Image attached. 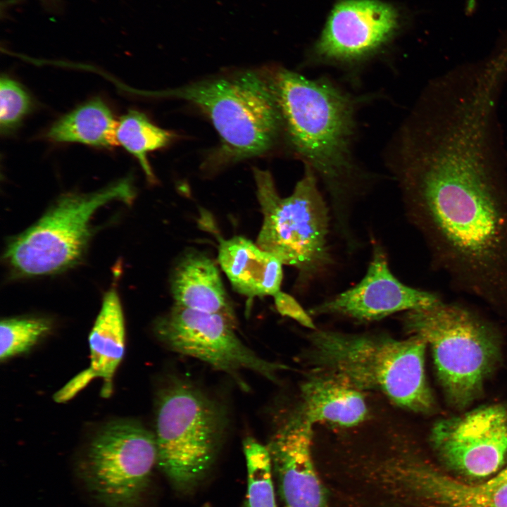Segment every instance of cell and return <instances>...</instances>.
<instances>
[{
	"instance_id": "6da1fadb",
	"label": "cell",
	"mask_w": 507,
	"mask_h": 507,
	"mask_svg": "<svg viewBox=\"0 0 507 507\" xmlns=\"http://www.w3.org/2000/svg\"><path fill=\"white\" fill-rule=\"evenodd\" d=\"M506 158L494 123L459 116L419 131L387 165L432 265L456 290L507 311Z\"/></svg>"
},
{
	"instance_id": "7a4b0ae2",
	"label": "cell",
	"mask_w": 507,
	"mask_h": 507,
	"mask_svg": "<svg viewBox=\"0 0 507 507\" xmlns=\"http://www.w3.org/2000/svg\"><path fill=\"white\" fill-rule=\"evenodd\" d=\"M280 111L282 136L293 154L323 186L332 230L349 252L361 246L352 224L355 206L375 175L353 155L356 113L367 96L344 90L327 77L308 79L284 68H268Z\"/></svg>"
},
{
	"instance_id": "3957f363",
	"label": "cell",
	"mask_w": 507,
	"mask_h": 507,
	"mask_svg": "<svg viewBox=\"0 0 507 507\" xmlns=\"http://www.w3.org/2000/svg\"><path fill=\"white\" fill-rule=\"evenodd\" d=\"M310 361L363 392L377 391L405 409L429 413L434 399L426 380V342L385 334H346L315 330L310 334Z\"/></svg>"
},
{
	"instance_id": "277c9868",
	"label": "cell",
	"mask_w": 507,
	"mask_h": 507,
	"mask_svg": "<svg viewBox=\"0 0 507 507\" xmlns=\"http://www.w3.org/2000/svg\"><path fill=\"white\" fill-rule=\"evenodd\" d=\"M263 215L256 244L297 271L296 289L303 293L327 278L336 265L329 237L332 218L314 171L304 165L293 192L281 197L268 170L253 168Z\"/></svg>"
},
{
	"instance_id": "5b68a950",
	"label": "cell",
	"mask_w": 507,
	"mask_h": 507,
	"mask_svg": "<svg viewBox=\"0 0 507 507\" xmlns=\"http://www.w3.org/2000/svg\"><path fill=\"white\" fill-rule=\"evenodd\" d=\"M146 95L189 101L205 113L220 138L215 165L234 163L272 150L282 121L268 68L199 81Z\"/></svg>"
},
{
	"instance_id": "8992f818",
	"label": "cell",
	"mask_w": 507,
	"mask_h": 507,
	"mask_svg": "<svg viewBox=\"0 0 507 507\" xmlns=\"http://www.w3.org/2000/svg\"><path fill=\"white\" fill-rule=\"evenodd\" d=\"M225 408L194 384L173 376L156 403V466L175 490L192 492L208 472L225 434Z\"/></svg>"
},
{
	"instance_id": "52a82bcc",
	"label": "cell",
	"mask_w": 507,
	"mask_h": 507,
	"mask_svg": "<svg viewBox=\"0 0 507 507\" xmlns=\"http://www.w3.org/2000/svg\"><path fill=\"white\" fill-rule=\"evenodd\" d=\"M401 320L410 335L430 346L449 403L464 408L477 399L498 357L492 327L465 306L443 300L405 312Z\"/></svg>"
},
{
	"instance_id": "ba28073f",
	"label": "cell",
	"mask_w": 507,
	"mask_h": 507,
	"mask_svg": "<svg viewBox=\"0 0 507 507\" xmlns=\"http://www.w3.org/2000/svg\"><path fill=\"white\" fill-rule=\"evenodd\" d=\"M134 197L130 177L97 192L63 195L40 220L10 242L5 258L23 276L50 275L67 269L84 251L94 213L108 202L129 203Z\"/></svg>"
},
{
	"instance_id": "9c48e42d",
	"label": "cell",
	"mask_w": 507,
	"mask_h": 507,
	"mask_svg": "<svg viewBox=\"0 0 507 507\" xmlns=\"http://www.w3.org/2000/svg\"><path fill=\"white\" fill-rule=\"evenodd\" d=\"M156 463L154 433L134 420H119L93 437L77 473L89 494L104 507H139Z\"/></svg>"
},
{
	"instance_id": "30bf717a",
	"label": "cell",
	"mask_w": 507,
	"mask_h": 507,
	"mask_svg": "<svg viewBox=\"0 0 507 507\" xmlns=\"http://www.w3.org/2000/svg\"><path fill=\"white\" fill-rule=\"evenodd\" d=\"M236 327L237 320L223 314L174 304L157 319L154 330L169 349L199 359L235 378L239 372L246 370L277 382L278 373L287 370V365L256 353L238 337Z\"/></svg>"
},
{
	"instance_id": "8fae6325",
	"label": "cell",
	"mask_w": 507,
	"mask_h": 507,
	"mask_svg": "<svg viewBox=\"0 0 507 507\" xmlns=\"http://www.w3.org/2000/svg\"><path fill=\"white\" fill-rule=\"evenodd\" d=\"M364 477L399 507H507V484H467L406 453L368 465Z\"/></svg>"
},
{
	"instance_id": "7c38bea8",
	"label": "cell",
	"mask_w": 507,
	"mask_h": 507,
	"mask_svg": "<svg viewBox=\"0 0 507 507\" xmlns=\"http://www.w3.org/2000/svg\"><path fill=\"white\" fill-rule=\"evenodd\" d=\"M430 441L451 469L471 477H487L507 456V410L492 404L440 419L431 429Z\"/></svg>"
},
{
	"instance_id": "4fadbf2b",
	"label": "cell",
	"mask_w": 507,
	"mask_h": 507,
	"mask_svg": "<svg viewBox=\"0 0 507 507\" xmlns=\"http://www.w3.org/2000/svg\"><path fill=\"white\" fill-rule=\"evenodd\" d=\"M371 254L366 272L356 284L312 306L308 313L312 316L333 315L368 323L399 312L428 308L443 300L436 292L399 280L380 244H374Z\"/></svg>"
},
{
	"instance_id": "5bb4252c",
	"label": "cell",
	"mask_w": 507,
	"mask_h": 507,
	"mask_svg": "<svg viewBox=\"0 0 507 507\" xmlns=\"http://www.w3.org/2000/svg\"><path fill=\"white\" fill-rule=\"evenodd\" d=\"M397 25L394 8L377 0H346L332 10L315 46L323 62L355 65L375 53Z\"/></svg>"
},
{
	"instance_id": "9a60e30c",
	"label": "cell",
	"mask_w": 507,
	"mask_h": 507,
	"mask_svg": "<svg viewBox=\"0 0 507 507\" xmlns=\"http://www.w3.org/2000/svg\"><path fill=\"white\" fill-rule=\"evenodd\" d=\"M313 424L301 408L277 427L267 445L284 507H329L311 455Z\"/></svg>"
},
{
	"instance_id": "2e32d148",
	"label": "cell",
	"mask_w": 507,
	"mask_h": 507,
	"mask_svg": "<svg viewBox=\"0 0 507 507\" xmlns=\"http://www.w3.org/2000/svg\"><path fill=\"white\" fill-rule=\"evenodd\" d=\"M90 365L58 391L54 396L63 403L75 396L92 379L103 380L101 396L109 397L113 380L125 353V327L121 302L115 288L105 294L89 336Z\"/></svg>"
},
{
	"instance_id": "e0dca14e",
	"label": "cell",
	"mask_w": 507,
	"mask_h": 507,
	"mask_svg": "<svg viewBox=\"0 0 507 507\" xmlns=\"http://www.w3.org/2000/svg\"><path fill=\"white\" fill-rule=\"evenodd\" d=\"M218 262L233 289L249 299L280 291L283 263L245 237L220 239Z\"/></svg>"
},
{
	"instance_id": "ac0fdd59",
	"label": "cell",
	"mask_w": 507,
	"mask_h": 507,
	"mask_svg": "<svg viewBox=\"0 0 507 507\" xmlns=\"http://www.w3.org/2000/svg\"><path fill=\"white\" fill-rule=\"evenodd\" d=\"M170 287L175 305L237 320L219 270L207 255L194 250L182 254L172 271Z\"/></svg>"
},
{
	"instance_id": "d6986e66",
	"label": "cell",
	"mask_w": 507,
	"mask_h": 507,
	"mask_svg": "<svg viewBox=\"0 0 507 507\" xmlns=\"http://www.w3.org/2000/svg\"><path fill=\"white\" fill-rule=\"evenodd\" d=\"M301 393V408L313 425L326 423L348 427L366 418L362 392L332 373L316 370L302 383Z\"/></svg>"
},
{
	"instance_id": "ffe728a7",
	"label": "cell",
	"mask_w": 507,
	"mask_h": 507,
	"mask_svg": "<svg viewBox=\"0 0 507 507\" xmlns=\"http://www.w3.org/2000/svg\"><path fill=\"white\" fill-rule=\"evenodd\" d=\"M116 122L111 109L99 99L77 107L57 120L46 137L56 142H76L95 147L118 145Z\"/></svg>"
},
{
	"instance_id": "44dd1931",
	"label": "cell",
	"mask_w": 507,
	"mask_h": 507,
	"mask_svg": "<svg viewBox=\"0 0 507 507\" xmlns=\"http://www.w3.org/2000/svg\"><path fill=\"white\" fill-rule=\"evenodd\" d=\"M173 137V132L156 126L145 114L136 110H130L123 115L116 130L118 145L137 159L151 182L156 180L147 154L168 145Z\"/></svg>"
},
{
	"instance_id": "7402d4cb",
	"label": "cell",
	"mask_w": 507,
	"mask_h": 507,
	"mask_svg": "<svg viewBox=\"0 0 507 507\" xmlns=\"http://www.w3.org/2000/svg\"><path fill=\"white\" fill-rule=\"evenodd\" d=\"M242 444L247 469V491L241 507H277L267 446L251 436L244 438Z\"/></svg>"
},
{
	"instance_id": "603a6c76",
	"label": "cell",
	"mask_w": 507,
	"mask_h": 507,
	"mask_svg": "<svg viewBox=\"0 0 507 507\" xmlns=\"http://www.w3.org/2000/svg\"><path fill=\"white\" fill-rule=\"evenodd\" d=\"M51 329V322L44 317L25 316L2 320L0 325L1 361L28 352Z\"/></svg>"
},
{
	"instance_id": "cb8c5ba5",
	"label": "cell",
	"mask_w": 507,
	"mask_h": 507,
	"mask_svg": "<svg viewBox=\"0 0 507 507\" xmlns=\"http://www.w3.org/2000/svg\"><path fill=\"white\" fill-rule=\"evenodd\" d=\"M31 106L29 94L15 80L4 76L0 80V126L7 133L16 128Z\"/></svg>"
},
{
	"instance_id": "d4e9b609",
	"label": "cell",
	"mask_w": 507,
	"mask_h": 507,
	"mask_svg": "<svg viewBox=\"0 0 507 507\" xmlns=\"http://www.w3.org/2000/svg\"><path fill=\"white\" fill-rule=\"evenodd\" d=\"M273 297L276 310L281 315L293 319L311 330L317 329L312 315L294 296L280 290Z\"/></svg>"
},
{
	"instance_id": "484cf974",
	"label": "cell",
	"mask_w": 507,
	"mask_h": 507,
	"mask_svg": "<svg viewBox=\"0 0 507 507\" xmlns=\"http://www.w3.org/2000/svg\"><path fill=\"white\" fill-rule=\"evenodd\" d=\"M483 484L489 489H494L504 484H507V467L495 477Z\"/></svg>"
}]
</instances>
